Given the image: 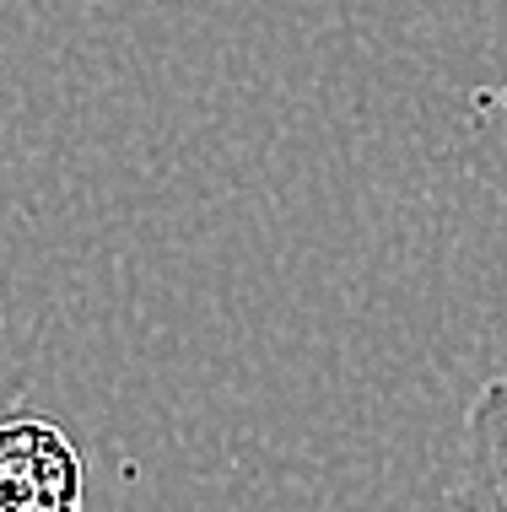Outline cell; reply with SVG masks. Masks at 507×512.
<instances>
[{
	"instance_id": "obj_1",
	"label": "cell",
	"mask_w": 507,
	"mask_h": 512,
	"mask_svg": "<svg viewBox=\"0 0 507 512\" xmlns=\"http://www.w3.org/2000/svg\"><path fill=\"white\" fill-rule=\"evenodd\" d=\"M0 512H81V453L44 415L0 421Z\"/></svg>"
},
{
	"instance_id": "obj_2",
	"label": "cell",
	"mask_w": 507,
	"mask_h": 512,
	"mask_svg": "<svg viewBox=\"0 0 507 512\" xmlns=\"http://www.w3.org/2000/svg\"><path fill=\"white\" fill-rule=\"evenodd\" d=\"M454 512H507V378L486 383L464 415Z\"/></svg>"
}]
</instances>
